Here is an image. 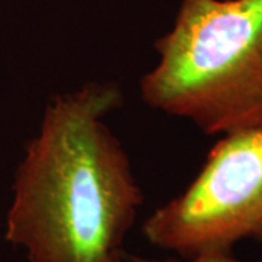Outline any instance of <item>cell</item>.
<instances>
[{
  "mask_svg": "<svg viewBox=\"0 0 262 262\" xmlns=\"http://www.w3.org/2000/svg\"><path fill=\"white\" fill-rule=\"evenodd\" d=\"M124 101L118 83L92 80L47 103L8 213L6 241L25 248L28 262H125L144 196L106 124Z\"/></svg>",
  "mask_w": 262,
  "mask_h": 262,
  "instance_id": "6da1fadb",
  "label": "cell"
},
{
  "mask_svg": "<svg viewBox=\"0 0 262 262\" xmlns=\"http://www.w3.org/2000/svg\"><path fill=\"white\" fill-rule=\"evenodd\" d=\"M141 76L149 108L207 136L262 127V0H181Z\"/></svg>",
  "mask_w": 262,
  "mask_h": 262,
  "instance_id": "7a4b0ae2",
  "label": "cell"
},
{
  "mask_svg": "<svg viewBox=\"0 0 262 262\" xmlns=\"http://www.w3.org/2000/svg\"><path fill=\"white\" fill-rule=\"evenodd\" d=\"M141 233L179 259L233 255L244 241L262 244V127L222 136L191 184L158 207Z\"/></svg>",
  "mask_w": 262,
  "mask_h": 262,
  "instance_id": "3957f363",
  "label": "cell"
},
{
  "mask_svg": "<svg viewBox=\"0 0 262 262\" xmlns=\"http://www.w3.org/2000/svg\"><path fill=\"white\" fill-rule=\"evenodd\" d=\"M137 262H242L236 259L233 255H214V256H200L194 259H179L175 256H170L166 259H137ZM255 262H262L255 261Z\"/></svg>",
  "mask_w": 262,
  "mask_h": 262,
  "instance_id": "277c9868",
  "label": "cell"
}]
</instances>
